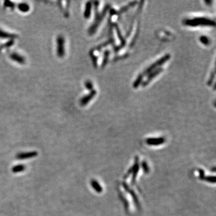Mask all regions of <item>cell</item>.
Here are the masks:
<instances>
[{
    "instance_id": "obj_6",
    "label": "cell",
    "mask_w": 216,
    "mask_h": 216,
    "mask_svg": "<svg viewBox=\"0 0 216 216\" xmlns=\"http://www.w3.org/2000/svg\"><path fill=\"white\" fill-rule=\"evenodd\" d=\"M97 94V91L95 90H91L90 94H88L86 95H85L81 100H80V105L82 106H84L85 105H87L88 103L90 102V101L93 99V97Z\"/></svg>"
},
{
    "instance_id": "obj_14",
    "label": "cell",
    "mask_w": 216,
    "mask_h": 216,
    "mask_svg": "<svg viewBox=\"0 0 216 216\" xmlns=\"http://www.w3.org/2000/svg\"><path fill=\"white\" fill-rule=\"evenodd\" d=\"M13 44H14V40L12 39V40H9V42H7L6 43H5V44H4V45H1V46H0V51H1L3 49H4V48L10 47Z\"/></svg>"
},
{
    "instance_id": "obj_18",
    "label": "cell",
    "mask_w": 216,
    "mask_h": 216,
    "mask_svg": "<svg viewBox=\"0 0 216 216\" xmlns=\"http://www.w3.org/2000/svg\"><path fill=\"white\" fill-rule=\"evenodd\" d=\"M4 7H10L12 8V9H13L14 7V4L11 2V1H5L4 2Z\"/></svg>"
},
{
    "instance_id": "obj_7",
    "label": "cell",
    "mask_w": 216,
    "mask_h": 216,
    "mask_svg": "<svg viewBox=\"0 0 216 216\" xmlns=\"http://www.w3.org/2000/svg\"><path fill=\"white\" fill-rule=\"evenodd\" d=\"M162 71H163V69L161 68V67H160L158 69L154 71L151 72V73L149 75V76H148V78H147V79L142 83V85L144 86H147L150 82V81H151L152 79H153L156 76H157L159 73H160Z\"/></svg>"
},
{
    "instance_id": "obj_1",
    "label": "cell",
    "mask_w": 216,
    "mask_h": 216,
    "mask_svg": "<svg viewBox=\"0 0 216 216\" xmlns=\"http://www.w3.org/2000/svg\"><path fill=\"white\" fill-rule=\"evenodd\" d=\"M184 23L186 25L196 27L199 25L202 26H214L215 22L209 18L203 17L195 18L193 19H186L184 21Z\"/></svg>"
},
{
    "instance_id": "obj_8",
    "label": "cell",
    "mask_w": 216,
    "mask_h": 216,
    "mask_svg": "<svg viewBox=\"0 0 216 216\" xmlns=\"http://www.w3.org/2000/svg\"><path fill=\"white\" fill-rule=\"evenodd\" d=\"M10 58L14 61L17 62L21 64H23L25 62V59L22 55L17 53L16 52H13L10 55Z\"/></svg>"
},
{
    "instance_id": "obj_13",
    "label": "cell",
    "mask_w": 216,
    "mask_h": 216,
    "mask_svg": "<svg viewBox=\"0 0 216 216\" xmlns=\"http://www.w3.org/2000/svg\"><path fill=\"white\" fill-rule=\"evenodd\" d=\"M142 79H143V75H140L138 76L137 79H136V81L133 83V87L134 88H136L138 87L139 84H141V83L142 82Z\"/></svg>"
},
{
    "instance_id": "obj_5",
    "label": "cell",
    "mask_w": 216,
    "mask_h": 216,
    "mask_svg": "<svg viewBox=\"0 0 216 216\" xmlns=\"http://www.w3.org/2000/svg\"><path fill=\"white\" fill-rule=\"evenodd\" d=\"M38 153L37 151H29V152H24V153H18L16 155V158L18 160H27L34 158L37 156Z\"/></svg>"
},
{
    "instance_id": "obj_9",
    "label": "cell",
    "mask_w": 216,
    "mask_h": 216,
    "mask_svg": "<svg viewBox=\"0 0 216 216\" xmlns=\"http://www.w3.org/2000/svg\"><path fill=\"white\" fill-rule=\"evenodd\" d=\"M17 37H18V36L16 34L7 33V32L0 29V38H10V40H14Z\"/></svg>"
},
{
    "instance_id": "obj_3",
    "label": "cell",
    "mask_w": 216,
    "mask_h": 216,
    "mask_svg": "<svg viewBox=\"0 0 216 216\" xmlns=\"http://www.w3.org/2000/svg\"><path fill=\"white\" fill-rule=\"evenodd\" d=\"M57 53L60 58L64 57L65 55V39L62 36L60 35L57 38Z\"/></svg>"
},
{
    "instance_id": "obj_15",
    "label": "cell",
    "mask_w": 216,
    "mask_h": 216,
    "mask_svg": "<svg viewBox=\"0 0 216 216\" xmlns=\"http://www.w3.org/2000/svg\"><path fill=\"white\" fill-rule=\"evenodd\" d=\"M109 54V51H106L105 52V57H104V59L103 61V64H102V67H104L107 63L108 59V56Z\"/></svg>"
},
{
    "instance_id": "obj_17",
    "label": "cell",
    "mask_w": 216,
    "mask_h": 216,
    "mask_svg": "<svg viewBox=\"0 0 216 216\" xmlns=\"http://www.w3.org/2000/svg\"><path fill=\"white\" fill-rule=\"evenodd\" d=\"M85 87L88 90H93V83L90 81H87L85 82Z\"/></svg>"
},
{
    "instance_id": "obj_12",
    "label": "cell",
    "mask_w": 216,
    "mask_h": 216,
    "mask_svg": "<svg viewBox=\"0 0 216 216\" xmlns=\"http://www.w3.org/2000/svg\"><path fill=\"white\" fill-rule=\"evenodd\" d=\"M18 9L22 12H27L29 10V6L25 3H22L18 5Z\"/></svg>"
},
{
    "instance_id": "obj_4",
    "label": "cell",
    "mask_w": 216,
    "mask_h": 216,
    "mask_svg": "<svg viewBox=\"0 0 216 216\" xmlns=\"http://www.w3.org/2000/svg\"><path fill=\"white\" fill-rule=\"evenodd\" d=\"M170 57H171V56H170L169 54L166 55L165 56H164L163 57H162L160 60H157L156 62L153 63V64H151L148 69H147L145 71H143V75H147L148 73H150L152 70H153L154 69H155L156 67H157L158 66H162L166 61H167L168 60H169Z\"/></svg>"
},
{
    "instance_id": "obj_16",
    "label": "cell",
    "mask_w": 216,
    "mask_h": 216,
    "mask_svg": "<svg viewBox=\"0 0 216 216\" xmlns=\"http://www.w3.org/2000/svg\"><path fill=\"white\" fill-rule=\"evenodd\" d=\"M200 40H201V42H202L204 45H208L210 43V40L208 37L206 36H202L200 37Z\"/></svg>"
},
{
    "instance_id": "obj_11",
    "label": "cell",
    "mask_w": 216,
    "mask_h": 216,
    "mask_svg": "<svg viewBox=\"0 0 216 216\" xmlns=\"http://www.w3.org/2000/svg\"><path fill=\"white\" fill-rule=\"evenodd\" d=\"M25 166L23 165H16L14 166H13L12 167V172L13 173H19V172H23V171L25 170Z\"/></svg>"
},
{
    "instance_id": "obj_10",
    "label": "cell",
    "mask_w": 216,
    "mask_h": 216,
    "mask_svg": "<svg viewBox=\"0 0 216 216\" xmlns=\"http://www.w3.org/2000/svg\"><path fill=\"white\" fill-rule=\"evenodd\" d=\"M91 7H92V4L90 1H88L86 3L85 10L84 12V17L85 18H90V15H91Z\"/></svg>"
},
{
    "instance_id": "obj_2",
    "label": "cell",
    "mask_w": 216,
    "mask_h": 216,
    "mask_svg": "<svg viewBox=\"0 0 216 216\" xmlns=\"http://www.w3.org/2000/svg\"><path fill=\"white\" fill-rule=\"evenodd\" d=\"M94 4H95V21L93 23V24L92 25V26H91V27L89 29V34H93L96 29H97V27H99L100 23L101 22L104 16H105L107 10H108V7H105V9L103 10V13L102 14H99L97 12V7H98V4H99V1H96V2H94Z\"/></svg>"
}]
</instances>
